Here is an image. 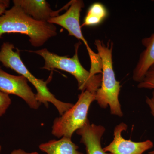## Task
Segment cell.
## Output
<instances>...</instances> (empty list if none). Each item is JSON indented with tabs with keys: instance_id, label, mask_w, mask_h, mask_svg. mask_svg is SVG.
Returning <instances> with one entry per match:
<instances>
[{
	"instance_id": "7",
	"label": "cell",
	"mask_w": 154,
	"mask_h": 154,
	"mask_svg": "<svg viewBox=\"0 0 154 154\" xmlns=\"http://www.w3.org/2000/svg\"><path fill=\"white\" fill-rule=\"evenodd\" d=\"M28 82L23 76L10 74L0 67V91L19 96L30 108L36 110L41 104L36 99V94L28 85Z\"/></svg>"
},
{
	"instance_id": "20",
	"label": "cell",
	"mask_w": 154,
	"mask_h": 154,
	"mask_svg": "<svg viewBox=\"0 0 154 154\" xmlns=\"http://www.w3.org/2000/svg\"><path fill=\"white\" fill-rule=\"evenodd\" d=\"M1 146H0V151H1Z\"/></svg>"
},
{
	"instance_id": "18",
	"label": "cell",
	"mask_w": 154,
	"mask_h": 154,
	"mask_svg": "<svg viewBox=\"0 0 154 154\" xmlns=\"http://www.w3.org/2000/svg\"><path fill=\"white\" fill-rule=\"evenodd\" d=\"M11 154H38L37 152H33L32 153H27L24 151L23 150L19 149L15 150L13 151Z\"/></svg>"
},
{
	"instance_id": "4",
	"label": "cell",
	"mask_w": 154,
	"mask_h": 154,
	"mask_svg": "<svg viewBox=\"0 0 154 154\" xmlns=\"http://www.w3.org/2000/svg\"><path fill=\"white\" fill-rule=\"evenodd\" d=\"M81 44L79 42L75 45V54L72 57L57 55L50 52L46 48L28 51L38 54L43 58L45 64L42 68L48 70L57 69L68 72L75 78L79 90L82 92L87 91L95 94L101 86L102 74L91 75L90 71L81 64L78 55Z\"/></svg>"
},
{
	"instance_id": "3",
	"label": "cell",
	"mask_w": 154,
	"mask_h": 154,
	"mask_svg": "<svg viewBox=\"0 0 154 154\" xmlns=\"http://www.w3.org/2000/svg\"><path fill=\"white\" fill-rule=\"evenodd\" d=\"M14 44L5 42L2 45L0 49V62L5 67L12 69L21 75L25 77L35 87L37 101L48 107V103H52L57 109L60 115L61 116L68 110L74 104L62 102L57 99L51 93L47 85L52 79V73L46 81L36 78L22 62L20 57V50L16 48Z\"/></svg>"
},
{
	"instance_id": "8",
	"label": "cell",
	"mask_w": 154,
	"mask_h": 154,
	"mask_svg": "<svg viewBox=\"0 0 154 154\" xmlns=\"http://www.w3.org/2000/svg\"><path fill=\"white\" fill-rule=\"evenodd\" d=\"M127 128L128 125L124 122L117 125L113 131V140L103 148L104 151L111 154H143L153 147V143L149 140L134 142L122 137V133Z\"/></svg>"
},
{
	"instance_id": "6",
	"label": "cell",
	"mask_w": 154,
	"mask_h": 154,
	"mask_svg": "<svg viewBox=\"0 0 154 154\" xmlns=\"http://www.w3.org/2000/svg\"><path fill=\"white\" fill-rule=\"evenodd\" d=\"M70 2L69 8L64 14L51 18L48 22L59 25L68 32L69 36H74L82 41L85 45L91 60H96L99 55L90 48L84 37L80 25V14L85 7L84 2L82 0H72Z\"/></svg>"
},
{
	"instance_id": "10",
	"label": "cell",
	"mask_w": 154,
	"mask_h": 154,
	"mask_svg": "<svg viewBox=\"0 0 154 154\" xmlns=\"http://www.w3.org/2000/svg\"><path fill=\"white\" fill-rule=\"evenodd\" d=\"M13 2L34 20L44 22H48L50 19L59 15L60 11L69 7L71 3L70 2L62 8L54 11L45 0H14Z\"/></svg>"
},
{
	"instance_id": "2",
	"label": "cell",
	"mask_w": 154,
	"mask_h": 154,
	"mask_svg": "<svg viewBox=\"0 0 154 154\" xmlns=\"http://www.w3.org/2000/svg\"><path fill=\"white\" fill-rule=\"evenodd\" d=\"M94 44L102 63V82L95 94V100L101 108L109 107L112 115L122 117L123 113L119 100L121 86L116 79L113 68V43L109 40L105 44L102 40L96 39Z\"/></svg>"
},
{
	"instance_id": "17",
	"label": "cell",
	"mask_w": 154,
	"mask_h": 154,
	"mask_svg": "<svg viewBox=\"0 0 154 154\" xmlns=\"http://www.w3.org/2000/svg\"><path fill=\"white\" fill-rule=\"evenodd\" d=\"M9 5L10 1H0V16L5 12L6 9L9 7Z\"/></svg>"
},
{
	"instance_id": "1",
	"label": "cell",
	"mask_w": 154,
	"mask_h": 154,
	"mask_svg": "<svg viewBox=\"0 0 154 154\" xmlns=\"http://www.w3.org/2000/svg\"><path fill=\"white\" fill-rule=\"evenodd\" d=\"M5 33L27 35L34 47H41L57 35L55 25L34 20L15 5L0 16V38Z\"/></svg>"
},
{
	"instance_id": "19",
	"label": "cell",
	"mask_w": 154,
	"mask_h": 154,
	"mask_svg": "<svg viewBox=\"0 0 154 154\" xmlns=\"http://www.w3.org/2000/svg\"><path fill=\"white\" fill-rule=\"evenodd\" d=\"M147 154H154V150L152 151L149 152Z\"/></svg>"
},
{
	"instance_id": "14",
	"label": "cell",
	"mask_w": 154,
	"mask_h": 154,
	"mask_svg": "<svg viewBox=\"0 0 154 154\" xmlns=\"http://www.w3.org/2000/svg\"><path fill=\"white\" fill-rule=\"evenodd\" d=\"M137 88L154 90V63L146 72L142 81L138 83Z\"/></svg>"
},
{
	"instance_id": "12",
	"label": "cell",
	"mask_w": 154,
	"mask_h": 154,
	"mask_svg": "<svg viewBox=\"0 0 154 154\" xmlns=\"http://www.w3.org/2000/svg\"><path fill=\"white\" fill-rule=\"evenodd\" d=\"M39 148L47 154H84L78 150L79 146L72 141V138L66 137L41 144Z\"/></svg>"
},
{
	"instance_id": "5",
	"label": "cell",
	"mask_w": 154,
	"mask_h": 154,
	"mask_svg": "<svg viewBox=\"0 0 154 154\" xmlns=\"http://www.w3.org/2000/svg\"><path fill=\"white\" fill-rule=\"evenodd\" d=\"M95 101V94L82 91L75 105L54 121L51 133L56 137L72 138L73 134L88 120L90 106Z\"/></svg>"
},
{
	"instance_id": "13",
	"label": "cell",
	"mask_w": 154,
	"mask_h": 154,
	"mask_svg": "<svg viewBox=\"0 0 154 154\" xmlns=\"http://www.w3.org/2000/svg\"><path fill=\"white\" fill-rule=\"evenodd\" d=\"M108 12L102 3H94L88 9L81 27H93L101 24L107 17Z\"/></svg>"
},
{
	"instance_id": "16",
	"label": "cell",
	"mask_w": 154,
	"mask_h": 154,
	"mask_svg": "<svg viewBox=\"0 0 154 154\" xmlns=\"http://www.w3.org/2000/svg\"><path fill=\"white\" fill-rule=\"evenodd\" d=\"M146 102L148 105L151 110V113L154 117V90L152 94V97H146Z\"/></svg>"
},
{
	"instance_id": "11",
	"label": "cell",
	"mask_w": 154,
	"mask_h": 154,
	"mask_svg": "<svg viewBox=\"0 0 154 154\" xmlns=\"http://www.w3.org/2000/svg\"><path fill=\"white\" fill-rule=\"evenodd\" d=\"M141 42L145 48L140 55L132 75L133 79L138 83L142 81L146 72L154 63V32L149 37L143 38Z\"/></svg>"
},
{
	"instance_id": "9",
	"label": "cell",
	"mask_w": 154,
	"mask_h": 154,
	"mask_svg": "<svg viewBox=\"0 0 154 154\" xmlns=\"http://www.w3.org/2000/svg\"><path fill=\"white\" fill-rule=\"evenodd\" d=\"M106 129L103 125L91 124L89 119L76 132L81 137V143L85 147L87 154H111L104 151L101 140Z\"/></svg>"
},
{
	"instance_id": "15",
	"label": "cell",
	"mask_w": 154,
	"mask_h": 154,
	"mask_svg": "<svg viewBox=\"0 0 154 154\" xmlns=\"http://www.w3.org/2000/svg\"><path fill=\"white\" fill-rule=\"evenodd\" d=\"M11 103V100L8 94L0 91V116L6 113Z\"/></svg>"
}]
</instances>
